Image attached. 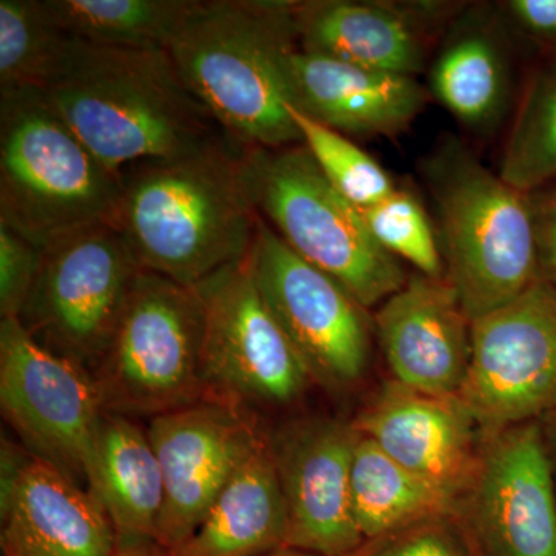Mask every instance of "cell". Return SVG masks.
<instances>
[{
    "label": "cell",
    "mask_w": 556,
    "mask_h": 556,
    "mask_svg": "<svg viewBox=\"0 0 556 556\" xmlns=\"http://www.w3.org/2000/svg\"><path fill=\"white\" fill-rule=\"evenodd\" d=\"M266 556H317L313 554H306V552L295 551V548L285 547L281 551L274 552V554Z\"/></svg>",
    "instance_id": "d590c367"
},
{
    "label": "cell",
    "mask_w": 556,
    "mask_h": 556,
    "mask_svg": "<svg viewBox=\"0 0 556 556\" xmlns=\"http://www.w3.org/2000/svg\"><path fill=\"white\" fill-rule=\"evenodd\" d=\"M372 239L399 262L405 260L417 273L445 278L441 243L426 208L409 190L396 188L387 199L361 211Z\"/></svg>",
    "instance_id": "f1b7e54d"
},
{
    "label": "cell",
    "mask_w": 556,
    "mask_h": 556,
    "mask_svg": "<svg viewBox=\"0 0 556 556\" xmlns=\"http://www.w3.org/2000/svg\"><path fill=\"white\" fill-rule=\"evenodd\" d=\"M288 511V547L348 556L364 543L351 503L357 430L350 419L300 415L266 430Z\"/></svg>",
    "instance_id": "5bb4252c"
},
{
    "label": "cell",
    "mask_w": 556,
    "mask_h": 556,
    "mask_svg": "<svg viewBox=\"0 0 556 556\" xmlns=\"http://www.w3.org/2000/svg\"><path fill=\"white\" fill-rule=\"evenodd\" d=\"M386 455L455 500L481 452L478 420L459 394L438 396L388 379L350 419Z\"/></svg>",
    "instance_id": "e0dca14e"
},
{
    "label": "cell",
    "mask_w": 556,
    "mask_h": 556,
    "mask_svg": "<svg viewBox=\"0 0 556 556\" xmlns=\"http://www.w3.org/2000/svg\"><path fill=\"white\" fill-rule=\"evenodd\" d=\"M452 514L479 556H556V485L540 422L484 434Z\"/></svg>",
    "instance_id": "4fadbf2b"
},
{
    "label": "cell",
    "mask_w": 556,
    "mask_h": 556,
    "mask_svg": "<svg viewBox=\"0 0 556 556\" xmlns=\"http://www.w3.org/2000/svg\"><path fill=\"white\" fill-rule=\"evenodd\" d=\"M348 556H479L455 515H437L364 541Z\"/></svg>",
    "instance_id": "f546056e"
},
{
    "label": "cell",
    "mask_w": 556,
    "mask_h": 556,
    "mask_svg": "<svg viewBox=\"0 0 556 556\" xmlns=\"http://www.w3.org/2000/svg\"><path fill=\"white\" fill-rule=\"evenodd\" d=\"M42 247L0 223V316L17 318L38 278Z\"/></svg>",
    "instance_id": "4dcf8cb0"
},
{
    "label": "cell",
    "mask_w": 556,
    "mask_h": 556,
    "mask_svg": "<svg viewBox=\"0 0 556 556\" xmlns=\"http://www.w3.org/2000/svg\"><path fill=\"white\" fill-rule=\"evenodd\" d=\"M204 309L197 288L141 270L91 372L105 412L150 419L204 401Z\"/></svg>",
    "instance_id": "52a82bcc"
},
{
    "label": "cell",
    "mask_w": 556,
    "mask_h": 556,
    "mask_svg": "<svg viewBox=\"0 0 556 556\" xmlns=\"http://www.w3.org/2000/svg\"><path fill=\"white\" fill-rule=\"evenodd\" d=\"M265 433L258 416L217 401L150 419L148 434L164 484L156 543L174 554L189 540Z\"/></svg>",
    "instance_id": "9a60e30c"
},
{
    "label": "cell",
    "mask_w": 556,
    "mask_h": 556,
    "mask_svg": "<svg viewBox=\"0 0 556 556\" xmlns=\"http://www.w3.org/2000/svg\"><path fill=\"white\" fill-rule=\"evenodd\" d=\"M201 0H43L65 35L93 46L169 50Z\"/></svg>",
    "instance_id": "d4e9b609"
},
{
    "label": "cell",
    "mask_w": 556,
    "mask_h": 556,
    "mask_svg": "<svg viewBox=\"0 0 556 556\" xmlns=\"http://www.w3.org/2000/svg\"><path fill=\"white\" fill-rule=\"evenodd\" d=\"M247 149L228 137L188 155L142 161L121 172L115 226L142 270L195 288L248 258L260 215L248 181Z\"/></svg>",
    "instance_id": "6da1fadb"
},
{
    "label": "cell",
    "mask_w": 556,
    "mask_h": 556,
    "mask_svg": "<svg viewBox=\"0 0 556 556\" xmlns=\"http://www.w3.org/2000/svg\"><path fill=\"white\" fill-rule=\"evenodd\" d=\"M2 556H113L118 536L86 486L2 441Z\"/></svg>",
    "instance_id": "2e32d148"
},
{
    "label": "cell",
    "mask_w": 556,
    "mask_h": 556,
    "mask_svg": "<svg viewBox=\"0 0 556 556\" xmlns=\"http://www.w3.org/2000/svg\"><path fill=\"white\" fill-rule=\"evenodd\" d=\"M372 320L390 379L438 396L460 393L470 367L471 320L447 278L416 273Z\"/></svg>",
    "instance_id": "ac0fdd59"
},
{
    "label": "cell",
    "mask_w": 556,
    "mask_h": 556,
    "mask_svg": "<svg viewBox=\"0 0 556 556\" xmlns=\"http://www.w3.org/2000/svg\"><path fill=\"white\" fill-rule=\"evenodd\" d=\"M195 288L204 309V401L255 416L302 401L313 380L266 305L249 255Z\"/></svg>",
    "instance_id": "9c48e42d"
},
{
    "label": "cell",
    "mask_w": 556,
    "mask_h": 556,
    "mask_svg": "<svg viewBox=\"0 0 556 556\" xmlns=\"http://www.w3.org/2000/svg\"><path fill=\"white\" fill-rule=\"evenodd\" d=\"M351 503L364 540L452 511L453 496L386 455L357 431Z\"/></svg>",
    "instance_id": "cb8c5ba5"
},
{
    "label": "cell",
    "mask_w": 556,
    "mask_h": 556,
    "mask_svg": "<svg viewBox=\"0 0 556 556\" xmlns=\"http://www.w3.org/2000/svg\"><path fill=\"white\" fill-rule=\"evenodd\" d=\"M541 433H543L544 447L551 463L552 473H554L556 485V409L551 415L540 420Z\"/></svg>",
    "instance_id": "e575fe53"
},
{
    "label": "cell",
    "mask_w": 556,
    "mask_h": 556,
    "mask_svg": "<svg viewBox=\"0 0 556 556\" xmlns=\"http://www.w3.org/2000/svg\"><path fill=\"white\" fill-rule=\"evenodd\" d=\"M285 547L287 504L265 433L174 555L266 556Z\"/></svg>",
    "instance_id": "44dd1931"
},
{
    "label": "cell",
    "mask_w": 556,
    "mask_h": 556,
    "mask_svg": "<svg viewBox=\"0 0 556 556\" xmlns=\"http://www.w3.org/2000/svg\"><path fill=\"white\" fill-rule=\"evenodd\" d=\"M141 266L115 225H94L42 247L25 331L56 356L91 372L104 357Z\"/></svg>",
    "instance_id": "ba28073f"
},
{
    "label": "cell",
    "mask_w": 556,
    "mask_h": 556,
    "mask_svg": "<svg viewBox=\"0 0 556 556\" xmlns=\"http://www.w3.org/2000/svg\"><path fill=\"white\" fill-rule=\"evenodd\" d=\"M288 112L298 126L300 142L318 169L358 211L387 199L397 188L378 161L358 148L353 139L311 118L292 104H288Z\"/></svg>",
    "instance_id": "83f0119b"
},
{
    "label": "cell",
    "mask_w": 556,
    "mask_h": 556,
    "mask_svg": "<svg viewBox=\"0 0 556 556\" xmlns=\"http://www.w3.org/2000/svg\"><path fill=\"white\" fill-rule=\"evenodd\" d=\"M497 174L527 193L556 179V54L522 94Z\"/></svg>",
    "instance_id": "484cf974"
},
{
    "label": "cell",
    "mask_w": 556,
    "mask_h": 556,
    "mask_svg": "<svg viewBox=\"0 0 556 556\" xmlns=\"http://www.w3.org/2000/svg\"><path fill=\"white\" fill-rule=\"evenodd\" d=\"M42 91L84 144L118 174L230 137L189 89L169 50L73 39Z\"/></svg>",
    "instance_id": "7a4b0ae2"
},
{
    "label": "cell",
    "mask_w": 556,
    "mask_h": 556,
    "mask_svg": "<svg viewBox=\"0 0 556 556\" xmlns=\"http://www.w3.org/2000/svg\"><path fill=\"white\" fill-rule=\"evenodd\" d=\"M113 556H175L166 547L156 543L153 538L149 540L118 541Z\"/></svg>",
    "instance_id": "836d02e7"
},
{
    "label": "cell",
    "mask_w": 556,
    "mask_h": 556,
    "mask_svg": "<svg viewBox=\"0 0 556 556\" xmlns=\"http://www.w3.org/2000/svg\"><path fill=\"white\" fill-rule=\"evenodd\" d=\"M459 396L482 434L540 422L556 409V291L543 278L471 321Z\"/></svg>",
    "instance_id": "8fae6325"
},
{
    "label": "cell",
    "mask_w": 556,
    "mask_h": 556,
    "mask_svg": "<svg viewBox=\"0 0 556 556\" xmlns=\"http://www.w3.org/2000/svg\"><path fill=\"white\" fill-rule=\"evenodd\" d=\"M87 489L104 507L118 541L155 540L164 484L148 428L104 412Z\"/></svg>",
    "instance_id": "7402d4cb"
},
{
    "label": "cell",
    "mask_w": 556,
    "mask_h": 556,
    "mask_svg": "<svg viewBox=\"0 0 556 556\" xmlns=\"http://www.w3.org/2000/svg\"><path fill=\"white\" fill-rule=\"evenodd\" d=\"M121 193V174L84 144L42 90L0 91V223L46 247L115 225Z\"/></svg>",
    "instance_id": "5b68a950"
},
{
    "label": "cell",
    "mask_w": 556,
    "mask_h": 556,
    "mask_svg": "<svg viewBox=\"0 0 556 556\" xmlns=\"http://www.w3.org/2000/svg\"><path fill=\"white\" fill-rule=\"evenodd\" d=\"M0 408L33 456L87 489L105 412L97 386L35 342L17 318L0 320Z\"/></svg>",
    "instance_id": "7c38bea8"
},
{
    "label": "cell",
    "mask_w": 556,
    "mask_h": 556,
    "mask_svg": "<svg viewBox=\"0 0 556 556\" xmlns=\"http://www.w3.org/2000/svg\"><path fill=\"white\" fill-rule=\"evenodd\" d=\"M533 206L541 278L556 291V186L544 199H533Z\"/></svg>",
    "instance_id": "d6a6232c"
},
{
    "label": "cell",
    "mask_w": 556,
    "mask_h": 556,
    "mask_svg": "<svg viewBox=\"0 0 556 556\" xmlns=\"http://www.w3.org/2000/svg\"><path fill=\"white\" fill-rule=\"evenodd\" d=\"M424 172L437 204L445 278L471 321L540 280L532 193L486 169L455 139Z\"/></svg>",
    "instance_id": "277c9868"
},
{
    "label": "cell",
    "mask_w": 556,
    "mask_h": 556,
    "mask_svg": "<svg viewBox=\"0 0 556 556\" xmlns=\"http://www.w3.org/2000/svg\"><path fill=\"white\" fill-rule=\"evenodd\" d=\"M442 9L430 2H294L299 50L416 78L426 67L430 24Z\"/></svg>",
    "instance_id": "d6986e66"
},
{
    "label": "cell",
    "mask_w": 556,
    "mask_h": 556,
    "mask_svg": "<svg viewBox=\"0 0 556 556\" xmlns=\"http://www.w3.org/2000/svg\"><path fill=\"white\" fill-rule=\"evenodd\" d=\"M503 10L527 38L556 46V0H510Z\"/></svg>",
    "instance_id": "1f68e13d"
},
{
    "label": "cell",
    "mask_w": 556,
    "mask_h": 556,
    "mask_svg": "<svg viewBox=\"0 0 556 556\" xmlns=\"http://www.w3.org/2000/svg\"><path fill=\"white\" fill-rule=\"evenodd\" d=\"M294 0H201L169 47L189 89L248 148L300 144L288 64L298 50Z\"/></svg>",
    "instance_id": "3957f363"
},
{
    "label": "cell",
    "mask_w": 556,
    "mask_h": 556,
    "mask_svg": "<svg viewBox=\"0 0 556 556\" xmlns=\"http://www.w3.org/2000/svg\"><path fill=\"white\" fill-rule=\"evenodd\" d=\"M430 89L466 126H492L510 97V62L503 36L478 21L460 25L431 65Z\"/></svg>",
    "instance_id": "603a6c76"
},
{
    "label": "cell",
    "mask_w": 556,
    "mask_h": 556,
    "mask_svg": "<svg viewBox=\"0 0 556 556\" xmlns=\"http://www.w3.org/2000/svg\"><path fill=\"white\" fill-rule=\"evenodd\" d=\"M291 104L346 137H396L427 102L415 76L394 75L294 50Z\"/></svg>",
    "instance_id": "ffe728a7"
},
{
    "label": "cell",
    "mask_w": 556,
    "mask_h": 556,
    "mask_svg": "<svg viewBox=\"0 0 556 556\" xmlns=\"http://www.w3.org/2000/svg\"><path fill=\"white\" fill-rule=\"evenodd\" d=\"M249 265L314 387L332 396L353 394L371 368L376 334L369 309L338 280L300 258L262 217Z\"/></svg>",
    "instance_id": "30bf717a"
},
{
    "label": "cell",
    "mask_w": 556,
    "mask_h": 556,
    "mask_svg": "<svg viewBox=\"0 0 556 556\" xmlns=\"http://www.w3.org/2000/svg\"><path fill=\"white\" fill-rule=\"evenodd\" d=\"M247 174L260 217L365 308L382 305L407 283L402 263L372 239L361 211L329 185L302 142L248 148Z\"/></svg>",
    "instance_id": "8992f818"
},
{
    "label": "cell",
    "mask_w": 556,
    "mask_h": 556,
    "mask_svg": "<svg viewBox=\"0 0 556 556\" xmlns=\"http://www.w3.org/2000/svg\"><path fill=\"white\" fill-rule=\"evenodd\" d=\"M72 40L51 21L43 0H2L0 91L46 89Z\"/></svg>",
    "instance_id": "4316f807"
}]
</instances>
